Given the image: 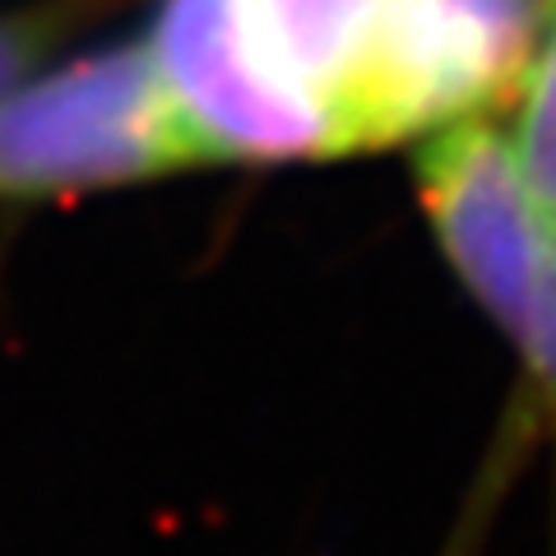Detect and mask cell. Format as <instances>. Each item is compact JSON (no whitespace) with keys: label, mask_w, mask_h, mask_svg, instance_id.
I'll return each mask as SVG.
<instances>
[{"label":"cell","mask_w":556,"mask_h":556,"mask_svg":"<svg viewBox=\"0 0 556 556\" xmlns=\"http://www.w3.org/2000/svg\"><path fill=\"white\" fill-rule=\"evenodd\" d=\"M543 0H159L149 56L200 163L376 153L510 93Z\"/></svg>","instance_id":"cell-1"},{"label":"cell","mask_w":556,"mask_h":556,"mask_svg":"<svg viewBox=\"0 0 556 556\" xmlns=\"http://www.w3.org/2000/svg\"><path fill=\"white\" fill-rule=\"evenodd\" d=\"M417 200L464 292L519 353L525 408L556 431V223L486 116L417 139Z\"/></svg>","instance_id":"cell-2"},{"label":"cell","mask_w":556,"mask_h":556,"mask_svg":"<svg viewBox=\"0 0 556 556\" xmlns=\"http://www.w3.org/2000/svg\"><path fill=\"white\" fill-rule=\"evenodd\" d=\"M200 167L144 42L102 47L0 98V200L116 190Z\"/></svg>","instance_id":"cell-3"},{"label":"cell","mask_w":556,"mask_h":556,"mask_svg":"<svg viewBox=\"0 0 556 556\" xmlns=\"http://www.w3.org/2000/svg\"><path fill=\"white\" fill-rule=\"evenodd\" d=\"M506 98H515L510 126H501L510 163L529 200L556 223V0L538 10V28Z\"/></svg>","instance_id":"cell-4"},{"label":"cell","mask_w":556,"mask_h":556,"mask_svg":"<svg viewBox=\"0 0 556 556\" xmlns=\"http://www.w3.org/2000/svg\"><path fill=\"white\" fill-rule=\"evenodd\" d=\"M56 33H61L56 10H24L0 20V98L38 70V61L56 42Z\"/></svg>","instance_id":"cell-5"}]
</instances>
